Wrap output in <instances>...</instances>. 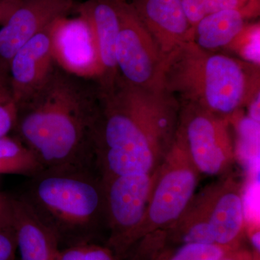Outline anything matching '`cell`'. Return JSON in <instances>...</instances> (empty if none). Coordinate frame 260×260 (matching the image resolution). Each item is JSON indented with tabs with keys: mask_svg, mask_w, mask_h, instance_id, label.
I'll use <instances>...</instances> for the list:
<instances>
[{
	"mask_svg": "<svg viewBox=\"0 0 260 260\" xmlns=\"http://www.w3.org/2000/svg\"><path fill=\"white\" fill-rule=\"evenodd\" d=\"M98 90L93 150L102 179L153 174L174 143L179 102L164 89L137 88L119 75Z\"/></svg>",
	"mask_w": 260,
	"mask_h": 260,
	"instance_id": "1",
	"label": "cell"
},
{
	"mask_svg": "<svg viewBox=\"0 0 260 260\" xmlns=\"http://www.w3.org/2000/svg\"><path fill=\"white\" fill-rule=\"evenodd\" d=\"M98 109L96 83L56 66L42 88L17 104L13 132L44 169H96L93 133Z\"/></svg>",
	"mask_w": 260,
	"mask_h": 260,
	"instance_id": "2",
	"label": "cell"
},
{
	"mask_svg": "<svg viewBox=\"0 0 260 260\" xmlns=\"http://www.w3.org/2000/svg\"><path fill=\"white\" fill-rule=\"evenodd\" d=\"M161 86L179 104H194L231 120L259 95V65L188 41L166 56Z\"/></svg>",
	"mask_w": 260,
	"mask_h": 260,
	"instance_id": "3",
	"label": "cell"
},
{
	"mask_svg": "<svg viewBox=\"0 0 260 260\" xmlns=\"http://www.w3.org/2000/svg\"><path fill=\"white\" fill-rule=\"evenodd\" d=\"M20 196L59 244L93 242L99 230L107 228L104 181L93 168L44 169L30 177Z\"/></svg>",
	"mask_w": 260,
	"mask_h": 260,
	"instance_id": "4",
	"label": "cell"
},
{
	"mask_svg": "<svg viewBox=\"0 0 260 260\" xmlns=\"http://www.w3.org/2000/svg\"><path fill=\"white\" fill-rule=\"evenodd\" d=\"M199 174L185 150L174 140L155 172L148 207L135 244L148 236L166 232L181 218L194 199Z\"/></svg>",
	"mask_w": 260,
	"mask_h": 260,
	"instance_id": "5",
	"label": "cell"
},
{
	"mask_svg": "<svg viewBox=\"0 0 260 260\" xmlns=\"http://www.w3.org/2000/svg\"><path fill=\"white\" fill-rule=\"evenodd\" d=\"M179 104L174 140L185 150L200 174H222L236 159L230 119L194 104Z\"/></svg>",
	"mask_w": 260,
	"mask_h": 260,
	"instance_id": "6",
	"label": "cell"
},
{
	"mask_svg": "<svg viewBox=\"0 0 260 260\" xmlns=\"http://www.w3.org/2000/svg\"><path fill=\"white\" fill-rule=\"evenodd\" d=\"M155 172L103 179L109 232L107 245L120 260L124 259L135 244L148 207Z\"/></svg>",
	"mask_w": 260,
	"mask_h": 260,
	"instance_id": "7",
	"label": "cell"
},
{
	"mask_svg": "<svg viewBox=\"0 0 260 260\" xmlns=\"http://www.w3.org/2000/svg\"><path fill=\"white\" fill-rule=\"evenodd\" d=\"M119 31L116 47L118 73L126 83L143 89H162L164 58L126 0H119Z\"/></svg>",
	"mask_w": 260,
	"mask_h": 260,
	"instance_id": "8",
	"label": "cell"
},
{
	"mask_svg": "<svg viewBox=\"0 0 260 260\" xmlns=\"http://www.w3.org/2000/svg\"><path fill=\"white\" fill-rule=\"evenodd\" d=\"M51 51L58 68L97 83L101 78L95 41L86 20L78 15L56 19L50 26Z\"/></svg>",
	"mask_w": 260,
	"mask_h": 260,
	"instance_id": "9",
	"label": "cell"
},
{
	"mask_svg": "<svg viewBox=\"0 0 260 260\" xmlns=\"http://www.w3.org/2000/svg\"><path fill=\"white\" fill-rule=\"evenodd\" d=\"M73 0H22L0 28V69L8 75L10 61L24 44L75 9Z\"/></svg>",
	"mask_w": 260,
	"mask_h": 260,
	"instance_id": "10",
	"label": "cell"
},
{
	"mask_svg": "<svg viewBox=\"0 0 260 260\" xmlns=\"http://www.w3.org/2000/svg\"><path fill=\"white\" fill-rule=\"evenodd\" d=\"M50 26L24 44L10 61L8 80L16 105L42 88L55 69Z\"/></svg>",
	"mask_w": 260,
	"mask_h": 260,
	"instance_id": "11",
	"label": "cell"
},
{
	"mask_svg": "<svg viewBox=\"0 0 260 260\" xmlns=\"http://www.w3.org/2000/svg\"><path fill=\"white\" fill-rule=\"evenodd\" d=\"M127 2L155 41L164 59L182 43L191 41L193 28L180 0Z\"/></svg>",
	"mask_w": 260,
	"mask_h": 260,
	"instance_id": "12",
	"label": "cell"
},
{
	"mask_svg": "<svg viewBox=\"0 0 260 260\" xmlns=\"http://www.w3.org/2000/svg\"><path fill=\"white\" fill-rule=\"evenodd\" d=\"M91 30L101 69L100 87L115 81L119 73L116 61V47L119 31V0H87L75 5Z\"/></svg>",
	"mask_w": 260,
	"mask_h": 260,
	"instance_id": "13",
	"label": "cell"
},
{
	"mask_svg": "<svg viewBox=\"0 0 260 260\" xmlns=\"http://www.w3.org/2000/svg\"><path fill=\"white\" fill-rule=\"evenodd\" d=\"M242 189L236 181L227 180L205 194L208 222L214 242L229 250H234L245 230Z\"/></svg>",
	"mask_w": 260,
	"mask_h": 260,
	"instance_id": "14",
	"label": "cell"
},
{
	"mask_svg": "<svg viewBox=\"0 0 260 260\" xmlns=\"http://www.w3.org/2000/svg\"><path fill=\"white\" fill-rule=\"evenodd\" d=\"M13 226L20 260H58L59 242L21 196L13 197Z\"/></svg>",
	"mask_w": 260,
	"mask_h": 260,
	"instance_id": "15",
	"label": "cell"
},
{
	"mask_svg": "<svg viewBox=\"0 0 260 260\" xmlns=\"http://www.w3.org/2000/svg\"><path fill=\"white\" fill-rule=\"evenodd\" d=\"M259 13V5H256L208 15L193 28L191 41L207 51L229 47L245 26L246 19L257 16Z\"/></svg>",
	"mask_w": 260,
	"mask_h": 260,
	"instance_id": "16",
	"label": "cell"
},
{
	"mask_svg": "<svg viewBox=\"0 0 260 260\" xmlns=\"http://www.w3.org/2000/svg\"><path fill=\"white\" fill-rule=\"evenodd\" d=\"M44 167L31 150L15 136L0 138V174L32 177Z\"/></svg>",
	"mask_w": 260,
	"mask_h": 260,
	"instance_id": "17",
	"label": "cell"
},
{
	"mask_svg": "<svg viewBox=\"0 0 260 260\" xmlns=\"http://www.w3.org/2000/svg\"><path fill=\"white\" fill-rule=\"evenodd\" d=\"M235 156L245 169L246 176H259V122L249 116L239 119Z\"/></svg>",
	"mask_w": 260,
	"mask_h": 260,
	"instance_id": "18",
	"label": "cell"
},
{
	"mask_svg": "<svg viewBox=\"0 0 260 260\" xmlns=\"http://www.w3.org/2000/svg\"><path fill=\"white\" fill-rule=\"evenodd\" d=\"M229 251L218 244H183L174 249L161 246L150 254V260H220Z\"/></svg>",
	"mask_w": 260,
	"mask_h": 260,
	"instance_id": "19",
	"label": "cell"
},
{
	"mask_svg": "<svg viewBox=\"0 0 260 260\" xmlns=\"http://www.w3.org/2000/svg\"><path fill=\"white\" fill-rule=\"evenodd\" d=\"M191 26L194 28L205 17L222 10L244 9L259 5V0H180Z\"/></svg>",
	"mask_w": 260,
	"mask_h": 260,
	"instance_id": "20",
	"label": "cell"
},
{
	"mask_svg": "<svg viewBox=\"0 0 260 260\" xmlns=\"http://www.w3.org/2000/svg\"><path fill=\"white\" fill-rule=\"evenodd\" d=\"M58 260H120L107 245L80 243L60 248Z\"/></svg>",
	"mask_w": 260,
	"mask_h": 260,
	"instance_id": "21",
	"label": "cell"
},
{
	"mask_svg": "<svg viewBox=\"0 0 260 260\" xmlns=\"http://www.w3.org/2000/svg\"><path fill=\"white\" fill-rule=\"evenodd\" d=\"M259 23L246 24L242 32L228 48L239 52L246 61L259 65Z\"/></svg>",
	"mask_w": 260,
	"mask_h": 260,
	"instance_id": "22",
	"label": "cell"
},
{
	"mask_svg": "<svg viewBox=\"0 0 260 260\" xmlns=\"http://www.w3.org/2000/svg\"><path fill=\"white\" fill-rule=\"evenodd\" d=\"M242 195L246 225L251 232L259 227V177H246Z\"/></svg>",
	"mask_w": 260,
	"mask_h": 260,
	"instance_id": "23",
	"label": "cell"
},
{
	"mask_svg": "<svg viewBox=\"0 0 260 260\" xmlns=\"http://www.w3.org/2000/svg\"><path fill=\"white\" fill-rule=\"evenodd\" d=\"M16 118L17 105L13 98L0 100V138L13 131Z\"/></svg>",
	"mask_w": 260,
	"mask_h": 260,
	"instance_id": "24",
	"label": "cell"
},
{
	"mask_svg": "<svg viewBox=\"0 0 260 260\" xmlns=\"http://www.w3.org/2000/svg\"><path fill=\"white\" fill-rule=\"evenodd\" d=\"M17 253L14 226L0 227V260H16Z\"/></svg>",
	"mask_w": 260,
	"mask_h": 260,
	"instance_id": "25",
	"label": "cell"
},
{
	"mask_svg": "<svg viewBox=\"0 0 260 260\" xmlns=\"http://www.w3.org/2000/svg\"><path fill=\"white\" fill-rule=\"evenodd\" d=\"M13 225V197L0 193V227Z\"/></svg>",
	"mask_w": 260,
	"mask_h": 260,
	"instance_id": "26",
	"label": "cell"
},
{
	"mask_svg": "<svg viewBox=\"0 0 260 260\" xmlns=\"http://www.w3.org/2000/svg\"><path fill=\"white\" fill-rule=\"evenodd\" d=\"M21 2L22 0H0V24L2 25L6 23Z\"/></svg>",
	"mask_w": 260,
	"mask_h": 260,
	"instance_id": "27",
	"label": "cell"
},
{
	"mask_svg": "<svg viewBox=\"0 0 260 260\" xmlns=\"http://www.w3.org/2000/svg\"><path fill=\"white\" fill-rule=\"evenodd\" d=\"M259 229H256V230L251 231L250 232V239L251 244H252L253 247L256 249V251L259 252Z\"/></svg>",
	"mask_w": 260,
	"mask_h": 260,
	"instance_id": "28",
	"label": "cell"
},
{
	"mask_svg": "<svg viewBox=\"0 0 260 260\" xmlns=\"http://www.w3.org/2000/svg\"><path fill=\"white\" fill-rule=\"evenodd\" d=\"M220 260H247L244 259L240 254H236L234 250H229Z\"/></svg>",
	"mask_w": 260,
	"mask_h": 260,
	"instance_id": "29",
	"label": "cell"
},
{
	"mask_svg": "<svg viewBox=\"0 0 260 260\" xmlns=\"http://www.w3.org/2000/svg\"><path fill=\"white\" fill-rule=\"evenodd\" d=\"M0 70H1V69H0Z\"/></svg>",
	"mask_w": 260,
	"mask_h": 260,
	"instance_id": "30",
	"label": "cell"
},
{
	"mask_svg": "<svg viewBox=\"0 0 260 260\" xmlns=\"http://www.w3.org/2000/svg\"><path fill=\"white\" fill-rule=\"evenodd\" d=\"M127 1H128V0H127Z\"/></svg>",
	"mask_w": 260,
	"mask_h": 260,
	"instance_id": "31",
	"label": "cell"
}]
</instances>
